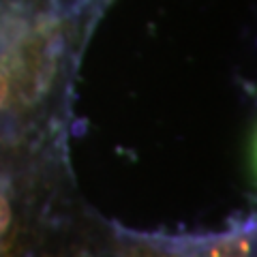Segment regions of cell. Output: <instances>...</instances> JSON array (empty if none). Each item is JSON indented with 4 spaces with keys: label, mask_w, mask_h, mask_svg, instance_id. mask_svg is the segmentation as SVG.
<instances>
[{
    "label": "cell",
    "mask_w": 257,
    "mask_h": 257,
    "mask_svg": "<svg viewBox=\"0 0 257 257\" xmlns=\"http://www.w3.org/2000/svg\"><path fill=\"white\" fill-rule=\"evenodd\" d=\"M9 221H11V206H9V199H7L3 193H0V236H3L5 229L9 227Z\"/></svg>",
    "instance_id": "7a4b0ae2"
},
{
    "label": "cell",
    "mask_w": 257,
    "mask_h": 257,
    "mask_svg": "<svg viewBox=\"0 0 257 257\" xmlns=\"http://www.w3.org/2000/svg\"><path fill=\"white\" fill-rule=\"evenodd\" d=\"M7 92H9V84H7L5 73L0 71V107H3V103H5V99H7Z\"/></svg>",
    "instance_id": "3957f363"
},
{
    "label": "cell",
    "mask_w": 257,
    "mask_h": 257,
    "mask_svg": "<svg viewBox=\"0 0 257 257\" xmlns=\"http://www.w3.org/2000/svg\"><path fill=\"white\" fill-rule=\"evenodd\" d=\"M182 248H187L193 257H253L255 225L251 221L242 227L225 231V234L191 240V242H184Z\"/></svg>",
    "instance_id": "6da1fadb"
}]
</instances>
